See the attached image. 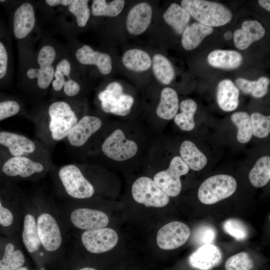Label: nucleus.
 <instances>
[{
  "label": "nucleus",
  "instance_id": "nucleus-1",
  "mask_svg": "<svg viewBox=\"0 0 270 270\" xmlns=\"http://www.w3.org/2000/svg\"><path fill=\"white\" fill-rule=\"evenodd\" d=\"M100 152L105 164H144L148 157V132L138 122L106 124Z\"/></svg>",
  "mask_w": 270,
  "mask_h": 270
},
{
  "label": "nucleus",
  "instance_id": "nucleus-2",
  "mask_svg": "<svg viewBox=\"0 0 270 270\" xmlns=\"http://www.w3.org/2000/svg\"><path fill=\"white\" fill-rule=\"evenodd\" d=\"M32 58L24 70L23 77L30 81L35 80L40 89L46 90L54 78V66L58 59L57 50L52 44H45Z\"/></svg>",
  "mask_w": 270,
  "mask_h": 270
},
{
  "label": "nucleus",
  "instance_id": "nucleus-3",
  "mask_svg": "<svg viewBox=\"0 0 270 270\" xmlns=\"http://www.w3.org/2000/svg\"><path fill=\"white\" fill-rule=\"evenodd\" d=\"M181 6L200 24L210 27L220 26L232 18L230 10L217 2L204 0H183Z\"/></svg>",
  "mask_w": 270,
  "mask_h": 270
},
{
  "label": "nucleus",
  "instance_id": "nucleus-4",
  "mask_svg": "<svg viewBox=\"0 0 270 270\" xmlns=\"http://www.w3.org/2000/svg\"><path fill=\"white\" fill-rule=\"evenodd\" d=\"M236 187V180L230 175L213 176L206 179L200 186L198 198L204 204H214L232 196Z\"/></svg>",
  "mask_w": 270,
  "mask_h": 270
},
{
  "label": "nucleus",
  "instance_id": "nucleus-5",
  "mask_svg": "<svg viewBox=\"0 0 270 270\" xmlns=\"http://www.w3.org/2000/svg\"><path fill=\"white\" fill-rule=\"evenodd\" d=\"M98 98L104 112L122 117L130 113L134 103L133 97L124 93L122 86L116 82H110L100 91Z\"/></svg>",
  "mask_w": 270,
  "mask_h": 270
},
{
  "label": "nucleus",
  "instance_id": "nucleus-6",
  "mask_svg": "<svg viewBox=\"0 0 270 270\" xmlns=\"http://www.w3.org/2000/svg\"><path fill=\"white\" fill-rule=\"evenodd\" d=\"M49 128L53 140H60L67 137L78 118L70 106L63 100L52 102L48 106Z\"/></svg>",
  "mask_w": 270,
  "mask_h": 270
},
{
  "label": "nucleus",
  "instance_id": "nucleus-7",
  "mask_svg": "<svg viewBox=\"0 0 270 270\" xmlns=\"http://www.w3.org/2000/svg\"><path fill=\"white\" fill-rule=\"evenodd\" d=\"M189 168L180 156L172 158L167 169L156 173L153 180L169 197H174L182 190L180 176L188 173Z\"/></svg>",
  "mask_w": 270,
  "mask_h": 270
},
{
  "label": "nucleus",
  "instance_id": "nucleus-8",
  "mask_svg": "<svg viewBox=\"0 0 270 270\" xmlns=\"http://www.w3.org/2000/svg\"><path fill=\"white\" fill-rule=\"evenodd\" d=\"M132 194L137 202L146 207L161 208L166 206L170 198L154 182L146 176L138 178L132 186Z\"/></svg>",
  "mask_w": 270,
  "mask_h": 270
},
{
  "label": "nucleus",
  "instance_id": "nucleus-9",
  "mask_svg": "<svg viewBox=\"0 0 270 270\" xmlns=\"http://www.w3.org/2000/svg\"><path fill=\"white\" fill-rule=\"evenodd\" d=\"M58 176L66 192L72 197L83 199L94 194L93 186L76 165L68 164L62 167Z\"/></svg>",
  "mask_w": 270,
  "mask_h": 270
},
{
  "label": "nucleus",
  "instance_id": "nucleus-10",
  "mask_svg": "<svg viewBox=\"0 0 270 270\" xmlns=\"http://www.w3.org/2000/svg\"><path fill=\"white\" fill-rule=\"evenodd\" d=\"M190 234V229L186 224L173 221L165 224L158 230L156 242L161 249L174 250L184 244Z\"/></svg>",
  "mask_w": 270,
  "mask_h": 270
},
{
  "label": "nucleus",
  "instance_id": "nucleus-11",
  "mask_svg": "<svg viewBox=\"0 0 270 270\" xmlns=\"http://www.w3.org/2000/svg\"><path fill=\"white\" fill-rule=\"evenodd\" d=\"M82 242L87 250L94 254H100L113 248L117 244L118 236L110 228L86 230L82 236Z\"/></svg>",
  "mask_w": 270,
  "mask_h": 270
},
{
  "label": "nucleus",
  "instance_id": "nucleus-12",
  "mask_svg": "<svg viewBox=\"0 0 270 270\" xmlns=\"http://www.w3.org/2000/svg\"><path fill=\"white\" fill-rule=\"evenodd\" d=\"M100 118L86 115L82 117L70 131L67 138L70 144L80 147L85 144L92 136L103 128Z\"/></svg>",
  "mask_w": 270,
  "mask_h": 270
},
{
  "label": "nucleus",
  "instance_id": "nucleus-13",
  "mask_svg": "<svg viewBox=\"0 0 270 270\" xmlns=\"http://www.w3.org/2000/svg\"><path fill=\"white\" fill-rule=\"evenodd\" d=\"M38 233L41 244L49 252L58 250L62 242L59 226L55 218L50 214L43 213L37 220Z\"/></svg>",
  "mask_w": 270,
  "mask_h": 270
},
{
  "label": "nucleus",
  "instance_id": "nucleus-14",
  "mask_svg": "<svg viewBox=\"0 0 270 270\" xmlns=\"http://www.w3.org/2000/svg\"><path fill=\"white\" fill-rule=\"evenodd\" d=\"M36 16L34 5L30 2L22 3L16 9L12 19V32L19 40L26 38L34 30Z\"/></svg>",
  "mask_w": 270,
  "mask_h": 270
},
{
  "label": "nucleus",
  "instance_id": "nucleus-15",
  "mask_svg": "<svg viewBox=\"0 0 270 270\" xmlns=\"http://www.w3.org/2000/svg\"><path fill=\"white\" fill-rule=\"evenodd\" d=\"M72 224L78 228L92 230L106 228L108 222V216L104 212L88 208H80L70 214Z\"/></svg>",
  "mask_w": 270,
  "mask_h": 270
},
{
  "label": "nucleus",
  "instance_id": "nucleus-16",
  "mask_svg": "<svg viewBox=\"0 0 270 270\" xmlns=\"http://www.w3.org/2000/svg\"><path fill=\"white\" fill-rule=\"evenodd\" d=\"M222 259L220 250L212 244L202 246L190 256L192 267L198 270H210L218 266Z\"/></svg>",
  "mask_w": 270,
  "mask_h": 270
},
{
  "label": "nucleus",
  "instance_id": "nucleus-17",
  "mask_svg": "<svg viewBox=\"0 0 270 270\" xmlns=\"http://www.w3.org/2000/svg\"><path fill=\"white\" fill-rule=\"evenodd\" d=\"M152 16V8L147 2L139 3L129 12L126 22V28L131 34L143 33L149 26Z\"/></svg>",
  "mask_w": 270,
  "mask_h": 270
},
{
  "label": "nucleus",
  "instance_id": "nucleus-18",
  "mask_svg": "<svg viewBox=\"0 0 270 270\" xmlns=\"http://www.w3.org/2000/svg\"><path fill=\"white\" fill-rule=\"evenodd\" d=\"M42 164L34 162L24 156H14L7 160L3 165L2 170L8 176L28 177L34 173L42 172Z\"/></svg>",
  "mask_w": 270,
  "mask_h": 270
},
{
  "label": "nucleus",
  "instance_id": "nucleus-19",
  "mask_svg": "<svg viewBox=\"0 0 270 270\" xmlns=\"http://www.w3.org/2000/svg\"><path fill=\"white\" fill-rule=\"evenodd\" d=\"M265 34V30L256 20H246L242 28L236 30L234 41L236 48L240 50L246 49L254 42L260 40Z\"/></svg>",
  "mask_w": 270,
  "mask_h": 270
},
{
  "label": "nucleus",
  "instance_id": "nucleus-20",
  "mask_svg": "<svg viewBox=\"0 0 270 270\" xmlns=\"http://www.w3.org/2000/svg\"><path fill=\"white\" fill-rule=\"evenodd\" d=\"M78 61L84 65H95L103 74H108L112 70V59L106 53L94 50L88 45H83L76 52Z\"/></svg>",
  "mask_w": 270,
  "mask_h": 270
},
{
  "label": "nucleus",
  "instance_id": "nucleus-21",
  "mask_svg": "<svg viewBox=\"0 0 270 270\" xmlns=\"http://www.w3.org/2000/svg\"><path fill=\"white\" fill-rule=\"evenodd\" d=\"M0 144L8 148L14 156H23L34 152V142L28 138L10 132H0Z\"/></svg>",
  "mask_w": 270,
  "mask_h": 270
},
{
  "label": "nucleus",
  "instance_id": "nucleus-22",
  "mask_svg": "<svg viewBox=\"0 0 270 270\" xmlns=\"http://www.w3.org/2000/svg\"><path fill=\"white\" fill-rule=\"evenodd\" d=\"M239 90L228 79L220 81L218 86L216 98L220 108L226 112L235 110L239 103Z\"/></svg>",
  "mask_w": 270,
  "mask_h": 270
},
{
  "label": "nucleus",
  "instance_id": "nucleus-23",
  "mask_svg": "<svg viewBox=\"0 0 270 270\" xmlns=\"http://www.w3.org/2000/svg\"><path fill=\"white\" fill-rule=\"evenodd\" d=\"M179 108L178 98L176 91L169 87L161 92L160 100L156 108L158 118L164 120L174 118Z\"/></svg>",
  "mask_w": 270,
  "mask_h": 270
},
{
  "label": "nucleus",
  "instance_id": "nucleus-24",
  "mask_svg": "<svg viewBox=\"0 0 270 270\" xmlns=\"http://www.w3.org/2000/svg\"><path fill=\"white\" fill-rule=\"evenodd\" d=\"M213 28L196 22L186 26L182 33V44L187 50L197 48L206 36L211 34Z\"/></svg>",
  "mask_w": 270,
  "mask_h": 270
},
{
  "label": "nucleus",
  "instance_id": "nucleus-25",
  "mask_svg": "<svg viewBox=\"0 0 270 270\" xmlns=\"http://www.w3.org/2000/svg\"><path fill=\"white\" fill-rule=\"evenodd\" d=\"M242 60L241 54L232 50H216L208 56V61L210 66L223 69L237 68L241 64Z\"/></svg>",
  "mask_w": 270,
  "mask_h": 270
},
{
  "label": "nucleus",
  "instance_id": "nucleus-26",
  "mask_svg": "<svg viewBox=\"0 0 270 270\" xmlns=\"http://www.w3.org/2000/svg\"><path fill=\"white\" fill-rule=\"evenodd\" d=\"M180 156L188 166L194 170H200L207 164L206 156L190 140L182 142L180 148Z\"/></svg>",
  "mask_w": 270,
  "mask_h": 270
},
{
  "label": "nucleus",
  "instance_id": "nucleus-27",
  "mask_svg": "<svg viewBox=\"0 0 270 270\" xmlns=\"http://www.w3.org/2000/svg\"><path fill=\"white\" fill-rule=\"evenodd\" d=\"M190 16L182 6L172 3L163 14V18L178 34H182L190 20Z\"/></svg>",
  "mask_w": 270,
  "mask_h": 270
},
{
  "label": "nucleus",
  "instance_id": "nucleus-28",
  "mask_svg": "<svg viewBox=\"0 0 270 270\" xmlns=\"http://www.w3.org/2000/svg\"><path fill=\"white\" fill-rule=\"evenodd\" d=\"M122 61L128 69L138 72L148 70L152 65V60L148 54L140 49H131L123 54Z\"/></svg>",
  "mask_w": 270,
  "mask_h": 270
},
{
  "label": "nucleus",
  "instance_id": "nucleus-29",
  "mask_svg": "<svg viewBox=\"0 0 270 270\" xmlns=\"http://www.w3.org/2000/svg\"><path fill=\"white\" fill-rule=\"evenodd\" d=\"M179 107L181 112L174 117V123L182 130H192L195 126L194 116L197 109L196 102L188 98L182 101Z\"/></svg>",
  "mask_w": 270,
  "mask_h": 270
},
{
  "label": "nucleus",
  "instance_id": "nucleus-30",
  "mask_svg": "<svg viewBox=\"0 0 270 270\" xmlns=\"http://www.w3.org/2000/svg\"><path fill=\"white\" fill-rule=\"evenodd\" d=\"M248 178L251 184L256 188L266 185L270 179V157L264 156L259 158L250 170Z\"/></svg>",
  "mask_w": 270,
  "mask_h": 270
},
{
  "label": "nucleus",
  "instance_id": "nucleus-31",
  "mask_svg": "<svg viewBox=\"0 0 270 270\" xmlns=\"http://www.w3.org/2000/svg\"><path fill=\"white\" fill-rule=\"evenodd\" d=\"M23 242L30 252L36 251L41 242L39 238L37 224L35 218L30 214L24 216L22 233Z\"/></svg>",
  "mask_w": 270,
  "mask_h": 270
},
{
  "label": "nucleus",
  "instance_id": "nucleus-32",
  "mask_svg": "<svg viewBox=\"0 0 270 270\" xmlns=\"http://www.w3.org/2000/svg\"><path fill=\"white\" fill-rule=\"evenodd\" d=\"M238 87L244 93L250 94L256 98L264 96L268 90L270 80L266 77H261L256 81H251L244 78L236 80Z\"/></svg>",
  "mask_w": 270,
  "mask_h": 270
},
{
  "label": "nucleus",
  "instance_id": "nucleus-33",
  "mask_svg": "<svg viewBox=\"0 0 270 270\" xmlns=\"http://www.w3.org/2000/svg\"><path fill=\"white\" fill-rule=\"evenodd\" d=\"M154 73L162 84H169L172 80L174 72L170 62L160 54H155L152 61Z\"/></svg>",
  "mask_w": 270,
  "mask_h": 270
},
{
  "label": "nucleus",
  "instance_id": "nucleus-34",
  "mask_svg": "<svg viewBox=\"0 0 270 270\" xmlns=\"http://www.w3.org/2000/svg\"><path fill=\"white\" fill-rule=\"evenodd\" d=\"M232 122L238 129L236 138L240 143L248 142L252 136L250 116L244 112H234L231 116Z\"/></svg>",
  "mask_w": 270,
  "mask_h": 270
},
{
  "label": "nucleus",
  "instance_id": "nucleus-35",
  "mask_svg": "<svg viewBox=\"0 0 270 270\" xmlns=\"http://www.w3.org/2000/svg\"><path fill=\"white\" fill-rule=\"evenodd\" d=\"M24 262L22 252L14 250V244L8 243L5 247L2 258L0 260V270H16L22 267Z\"/></svg>",
  "mask_w": 270,
  "mask_h": 270
},
{
  "label": "nucleus",
  "instance_id": "nucleus-36",
  "mask_svg": "<svg viewBox=\"0 0 270 270\" xmlns=\"http://www.w3.org/2000/svg\"><path fill=\"white\" fill-rule=\"evenodd\" d=\"M72 66L70 62L66 58L58 59L54 66V73L51 85L56 92L61 90L64 86L70 77Z\"/></svg>",
  "mask_w": 270,
  "mask_h": 270
},
{
  "label": "nucleus",
  "instance_id": "nucleus-37",
  "mask_svg": "<svg viewBox=\"0 0 270 270\" xmlns=\"http://www.w3.org/2000/svg\"><path fill=\"white\" fill-rule=\"evenodd\" d=\"M124 5V0H115L107 4L104 0H94L92 5V13L94 16L114 17L119 14Z\"/></svg>",
  "mask_w": 270,
  "mask_h": 270
},
{
  "label": "nucleus",
  "instance_id": "nucleus-38",
  "mask_svg": "<svg viewBox=\"0 0 270 270\" xmlns=\"http://www.w3.org/2000/svg\"><path fill=\"white\" fill-rule=\"evenodd\" d=\"M88 2L87 0H74L68 6V11L75 16L77 24L80 27L85 26L90 18Z\"/></svg>",
  "mask_w": 270,
  "mask_h": 270
},
{
  "label": "nucleus",
  "instance_id": "nucleus-39",
  "mask_svg": "<svg viewBox=\"0 0 270 270\" xmlns=\"http://www.w3.org/2000/svg\"><path fill=\"white\" fill-rule=\"evenodd\" d=\"M250 116L252 134L258 138H264L270 132V116L254 112Z\"/></svg>",
  "mask_w": 270,
  "mask_h": 270
},
{
  "label": "nucleus",
  "instance_id": "nucleus-40",
  "mask_svg": "<svg viewBox=\"0 0 270 270\" xmlns=\"http://www.w3.org/2000/svg\"><path fill=\"white\" fill-rule=\"evenodd\" d=\"M254 262L246 252H240L230 257L226 262V270H250Z\"/></svg>",
  "mask_w": 270,
  "mask_h": 270
},
{
  "label": "nucleus",
  "instance_id": "nucleus-41",
  "mask_svg": "<svg viewBox=\"0 0 270 270\" xmlns=\"http://www.w3.org/2000/svg\"><path fill=\"white\" fill-rule=\"evenodd\" d=\"M224 230L238 240H244L248 236V230L245 224L240 220L230 218L223 224Z\"/></svg>",
  "mask_w": 270,
  "mask_h": 270
},
{
  "label": "nucleus",
  "instance_id": "nucleus-42",
  "mask_svg": "<svg viewBox=\"0 0 270 270\" xmlns=\"http://www.w3.org/2000/svg\"><path fill=\"white\" fill-rule=\"evenodd\" d=\"M20 104L14 100H7L0 102V121L14 116L20 112Z\"/></svg>",
  "mask_w": 270,
  "mask_h": 270
},
{
  "label": "nucleus",
  "instance_id": "nucleus-43",
  "mask_svg": "<svg viewBox=\"0 0 270 270\" xmlns=\"http://www.w3.org/2000/svg\"><path fill=\"white\" fill-rule=\"evenodd\" d=\"M215 230L210 226H204L200 228L196 234L195 240L198 244L203 246L210 244L215 238Z\"/></svg>",
  "mask_w": 270,
  "mask_h": 270
},
{
  "label": "nucleus",
  "instance_id": "nucleus-44",
  "mask_svg": "<svg viewBox=\"0 0 270 270\" xmlns=\"http://www.w3.org/2000/svg\"><path fill=\"white\" fill-rule=\"evenodd\" d=\"M9 63V54L6 46L0 40V80L4 78L7 73Z\"/></svg>",
  "mask_w": 270,
  "mask_h": 270
},
{
  "label": "nucleus",
  "instance_id": "nucleus-45",
  "mask_svg": "<svg viewBox=\"0 0 270 270\" xmlns=\"http://www.w3.org/2000/svg\"><path fill=\"white\" fill-rule=\"evenodd\" d=\"M62 89L66 96H74L79 93L80 86L77 82L72 78L65 82Z\"/></svg>",
  "mask_w": 270,
  "mask_h": 270
},
{
  "label": "nucleus",
  "instance_id": "nucleus-46",
  "mask_svg": "<svg viewBox=\"0 0 270 270\" xmlns=\"http://www.w3.org/2000/svg\"><path fill=\"white\" fill-rule=\"evenodd\" d=\"M13 220L12 212L2 205L0 200V224L4 226H8L12 224Z\"/></svg>",
  "mask_w": 270,
  "mask_h": 270
},
{
  "label": "nucleus",
  "instance_id": "nucleus-47",
  "mask_svg": "<svg viewBox=\"0 0 270 270\" xmlns=\"http://www.w3.org/2000/svg\"><path fill=\"white\" fill-rule=\"evenodd\" d=\"M72 2V0H46L45 3L50 7H55L59 6H68Z\"/></svg>",
  "mask_w": 270,
  "mask_h": 270
},
{
  "label": "nucleus",
  "instance_id": "nucleus-48",
  "mask_svg": "<svg viewBox=\"0 0 270 270\" xmlns=\"http://www.w3.org/2000/svg\"><path fill=\"white\" fill-rule=\"evenodd\" d=\"M258 2L262 8L268 12L270 11V1L269 0H259Z\"/></svg>",
  "mask_w": 270,
  "mask_h": 270
},
{
  "label": "nucleus",
  "instance_id": "nucleus-49",
  "mask_svg": "<svg viewBox=\"0 0 270 270\" xmlns=\"http://www.w3.org/2000/svg\"><path fill=\"white\" fill-rule=\"evenodd\" d=\"M233 34L230 31L226 32L224 35V38L226 40H229L232 39Z\"/></svg>",
  "mask_w": 270,
  "mask_h": 270
},
{
  "label": "nucleus",
  "instance_id": "nucleus-50",
  "mask_svg": "<svg viewBox=\"0 0 270 270\" xmlns=\"http://www.w3.org/2000/svg\"><path fill=\"white\" fill-rule=\"evenodd\" d=\"M78 270H96L94 268H92L87 267V268H80V269Z\"/></svg>",
  "mask_w": 270,
  "mask_h": 270
},
{
  "label": "nucleus",
  "instance_id": "nucleus-51",
  "mask_svg": "<svg viewBox=\"0 0 270 270\" xmlns=\"http://www.w3.org/2000/svg\"><path fill=\"white\" fill-rule=\"evenodd\" d=\"M16 270H28V269L26 268V267H20L18 269H16Z\"/></svg>",
  "mask_w": 270,
  "mask_h": 270
}]
</instances>
